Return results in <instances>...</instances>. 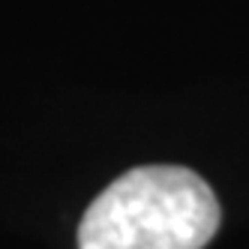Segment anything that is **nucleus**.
Wrapping results in <instances>:
<instances>
[{"mask_svg": "<svg viewBox=\"0 0 249 249\" xmlns=\"http://www.w3.org/2000/svg\"><path fill=\"white\" fill-rule=\"evenodd\" d=\"M219 219L204 177L180 165H141L90 201L78 222V249H204Z\"/></svg>", "mask_w": 249, "mask_h": 249, "instance_id": "nucleus-1", "label": "nucleus"}]
</instances>
